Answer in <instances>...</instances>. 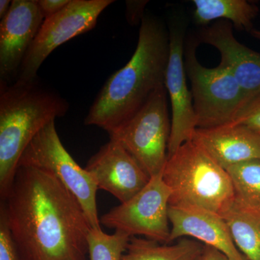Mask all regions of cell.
Segmentation results:
<instances>
[{
    "label": "cell",
    "mask_w": 260,
    "mask_h": 260,
    "mask_svg": "<svg viewBox=\"0 0 260 260\" xmlns=\"http://www.w3.org/2000/svg\"><path fill=\"white\" fill-rule=\"evenodd\" d=\"M0 211L21 260H86L88 219L50 173L19 166Z\"/></svg>",
    "instance_id": "obj_1"
},
{
    "label": "cell",
    "mask_w": 260,
    "mask_h": 260,
    "mask_svg": "<svg viewBox=\"0 0 260 260\" xmlns=\"http://www.w3.org/2000/svg\"><path fill=\"white\" fill-rule=\"evenodd\" d=\"M169 56L168 28L158 17L145 15L129 61L109 77L85 116L84 124L112 134L129 120L165 83Z\"/></svg>",
    "instance_id": "obj_2"
},
{
    "label": "cell",
    "mask_w": 260,
    "mask_h": 260,
    "mask_svg": "<svg viewBox=\"0 0 260 260\" xmlns=\"http://www.w3.org/2000/svg\"><path fill=\"white\" fill-rule=\"evenodd\" d=\"M69 103L40 81L0 84V196L8 191L25 149L38 133L66 115Z\"/></svg>",
    "instance_id": "obj_3"
},
{
    "label": "cell",
    "mask_w": 260,
    "mask_h": 260,
    "mask_svg": "<svg viewBox=\"0 0 260 260\" xmlns=\"http://www.w3.org/2000/svg\"><path fill=\"white\" fill-rule=\"evenodd\" d=\"M162 179L172 191L169 205H191L222 215L235 201L231 178L194 140L168 158Z\"/></svg>",
    "instance_id": "obj_4"
},
{
    "label": "cell",
    "mask_w": 260,
    "mask_h": 260,
    "mask_svg": "<svg viewBox=\"0 0 260 260\" xmlns=\"http://www.w3.org/2000/svg\"><path fill=\"white\" fill-rule=\"evenodd\" d=\"M197 38L186 41L184 63L191 83L198 128H211L232 122L248 102V97L232 71L220 64L208 68L196 56Z\"/></svg>",
    "instance_id": "obj_5"
},
{
    "label": "cell",
    "mask_w": 260,
    "mask_h": 260,
    "mask_svg": "<svg viewBox=\"0 0 260 260\" xmlns=\"http://www.w3.org/2000/svg\"><path fill=\"white\" fill-rule=\"evenodd\" d=\"M168 98L165 85L157 89L139 112L109 135L150 178L162 174L168 160L171 133Z\"/></svg>",
    "instance_id": "obj_6"
},
{
    "label": "cell",
    "mask_w": 260,
    "mask_h": 260,
    "mask_svg": "<svg viewBox=\"0 0 260 260\" xmlns=\"http://www.w3.org/2000/svg\"><path fill=\"white\" fill-rule=\"evenodd\" d=\"M19 166L37 168L54 175L78 200L90 226L101 229L96 183L64 148L56 131L55 121H51L32 139L23 152Z\"/></svg>",
    "instance_id": "obj_7"
},
{
    "label": "cell",
    "mask_w": 260,
    "mask_h": 260,
    "mask_svg": "<svg viewBox=\"0 0 260 260\" xmlns=\"http://www.w3.org/2000/svg\"><path fill=\"white\" fill-rule=\"evenodd\" d=\"M162 174L150 178L147 185L135 196L103 215L101 224L130 237L144 236L150 240L169 244L172 191Z\"/></svg>",
    "instance_id": "obj_8"
},
{
    "label": "cell",
    "mask_w": 260,
    "mask_h": 260,
    "mask_svg": "<svg viewBox=\"0 0 260 260\" xmlns=\"http://www.w3.org/2000/svg\"><path fill=\"white\" fill-rule=\"evenodd\" d=\"M113 0H70L59 13L43 22L19 70L15 82L37 79L38 71L53 51L70 39L93 30Z\"/></svg>",
    "instance_id": "obj_9"
},
{
    "label": "cell",
    "mask_w": 260,
    "mask_h": 260,
    "mask_svg": "<svg viewBox=\"0 0 260 260\" xmlns=\"http://www.w3.org/2000/svg\"><path fill=\"white\" fill-rule=\"evenodd\" d=\"M187 20L181 13L169 20V56L165 74V88L172 107L168 158L186 142L192 140L197 126L192 95L186 82L184 47Z\"/></svg>",
    "instance_id": "obj_10"
},
{
    "label": "cell",
    "mask_w": 260,
    "mask_h": 260,
    "mask_svg": "<svg viewBox=\"0 0 260 260\" xmlns=\"http://www.w3.org/2000/svg\"><path fill=\"white\" fill-rule=\"evenodd\" d=\"M44 18L37 0H13L0 22V84L15 83Z\"/></svg>",
    "instance_id": "obj_11"
},
{
    "label": "cell",
    "mask_w": 260,
    "mask_h": 260,
    "mask_svg": "<svg viewBox=\"0 0 260 260\" xmlns=\"http://www.w3.org/2000/svg\"><path fill=\"white\" fill-rule=\"evenodd\" d=\"M85 169L99 189L111 193L121 203L139 192L150 179L124 147L111 139L89 159Z\"/></svg>",
    "instance_id": "obj_12"
},
{
    "label": "cell",
    "mask_w": 260,
    "mask_h": 260,
    "mask_svg": "<svg viewBox=\"0 0 260 260\" xmlns=\"http://www.w3.org/2000/svg\"><path fill=\"white\" fill-rule=\"evenodd\" d=\"M171 223L169 244L184 237L212 246L232 260H248L234 244L221 215L191 205H169Z\"/></svg>",
    "instance_id": "obj_13"
},
{
    "label": "cell",
    "mask_w": 260,
    "mask_h": 260,
    "mask_svg": "<svg viewBox=\"0 0 260 260\" xmlns=\"http://www.w3.org/2000/svg\"><path fill=\"white\" fill-rule=\"evenodd\" d=\"M197 39L220 52V64L232 71L249 100L260 93V53L238 42L232 23L218 20L210 26L203 27Z\"/></svg>",
    "instance_id": "obj_14"
},
{
    "label": "cell",
    "mask_w": 260,
    "mask_h": 260,
    "mask_svg": "<svg viewBox=\"0 0 260 260\" xmlns=\"http://www.w3.org/2000/svg\"><path fill=\"white\" fill-rule=\"evenodd\" d=\"M192 140L223 169L260 159V135L242 125L197 128Z\"/></svg>",
    "instance_id": "obj_15"
},
{
    "label": "cell",
    "mask_w": 260,
    "mask_h": 260,
    "mask_svg": "<svg viewBox=\"0 0 260 260\" xmlns=\"http://www.w3.org/2000/svg\"><path fill=\"white\" fill-rule=\"evenodd\" d=\"M193 20L196 25L207 26L213 20H226L238 30L250 32L258 9L246 0H193Z\"/></svg>",
    "instance_id": "obj_16"
},
{
    "label": "cell",
    "mask_w": 260,
    "mask_h": 260,
    "mask_svg": "<svg viewBox=\"0 0 260 260\" xmlns=\"http://www.w3.org/2000/svg\"><path fill=\"white\" fill-rule=\"evenodd\" d=\"M221 216L238 249L248 260H260V213L235 200Z\"/></svg>",
    "instance_id": "obj_17"
},
{
    "label": "cell",
    "mask_w": 260,
    "mask_h": 260,
    "mask_svg": "<svg viewBox=\"0 0 260 260\" xmlns=\"http://www.w3.org/2000/svg\"><path fill=\"white\" fill-rule=\"evenodd\" d=\"M204 244L193 239H183L167 245L133 237L121 260H199Z\"/></svg>",
    "instance_id": "obj_18"
},
{
    "label": "cell",
    "mask_w": 260,
    "mask_h": 260,
    "mask_svg": "<svg viewBox=\"0 0 260 260\" xmlns=\"http://www.w3.org/2000/svg\"><path fill=\"white\" fill-rule=\"evenodd\" d=\"M225 170L232 180L235 200L260 213V159L239 162Z\"/></svg>",
    "instance_id": "obj_19"
},
{
    "label": "cell",
    "mask_w": 260,
    "mask_h": 260,
    "mask_svg": "<svg viewBox=\"0 0 260 260\" xmlns=\"http://www.w3.org/2000/svg\"><path fill=\"white\" fill-rule=\"evenodd\" d=\"M130 238L127 234L118 231L109 235L103 232L102 228H91L88 235L90 260H121Z\"/></svg>",
    "instance_id": "obj_20"
},
{
    "label": "cell",
    "mask_w": 260,
    "mask_h": 260,
    "mask_svg": "<svg viewBox=\"0 0 260 260\" xmlns=\"http://www.w3.org/2000/svg\"><path fill=\"white\" fill-rule=\"evenodd\" d=\"M229 124L245 126L260 135V93L251 97L244 104Z\"/></svg>",
    "instance_id": "obj_21"
},
{
    "label": "cell",
    "mask_w": 260,
    "mask_h": 260,
    "mask_svg": "<svg viewBox=\"0 0 260 260\" xmlns=\"http://www.w3.org/2000/svg\"><path fill=\"white\" fill-rule=\"evenodd\" d=\"M0 260H21L17 250L6 219L0 211Z\"/></svg>",
    "instance_id": "obj_22"
},
{
    "label": "cell",
    "mask_w": 260,
    "mask_h": 260,
    "mask_svg": "<svg viewBox=\"0 0 260 260\" xmlns=\"http://www.w3.org/2000/svg\"><path fill=\"white\" fill-rule=\"evenodd\" d=\"M44 20L59 13L69 4L70 0H37Z\"/></svg>",
    "instance_id": "obj_23"
},
{
    "label": "cell",
    "mask_w": 260,
    "mask_h": 260,
    "mask_svg": "<svg viewBox=\"0 0 260 260\" xmlns=\"http://www.w3.org/2000/svg\"><path fill=\"white\" fill-rule=\"evenodd\" d=\"M147 1H126V16L127 21L131 24L141 23L144 17V8Z\"/></svg>",
    "instance_id": "obj_24"
},
{
    "label": "cell",
    "mask_w": 260,
    "mask_h": 260,
    "mask_svg": "<svg viewBox=\"0 0 260 260\" xmlns=\"http://www.w3.org/2000/svg\"><path fill=\"white\" fill-rule=\"evenodd\" d=\"M199 260H232L221 251L212 246L205 245Z\"/></svg>",
    "instance_id": "obj_25"
},
{
    "label": "cell",
    "mask_w": 260,
    "mask_h": 260,
    "mask_svg": "<svg viewBox=\"0 0 260 260\" xmlns=\"http://www.w3.org/2000/svg\"><path fill=\"white\" fill-rule=\"evenodd\" d=\"M12 1L10 0H1L0 1V19L4 18L8 14L11 7Z\"/></svg>",
    "instance_id": "obj_26"
},
{
    "label": "cell",
    "mask_w": 260,
    "mask_h": 260,
    "mask_svg": "<svg viewBox=\"0 0 260 260\" xmlns=\"http://www.w3.org/2000/svg\"><path fill=\"white\" fill-rule=\"evenodd\" d=\"M250 34L253 37H254L255 39H259V40H260V30H256V29H253V30L250 32Z\"/></svg>",
    "instance_id": "obj_27"
}]
</instances>
